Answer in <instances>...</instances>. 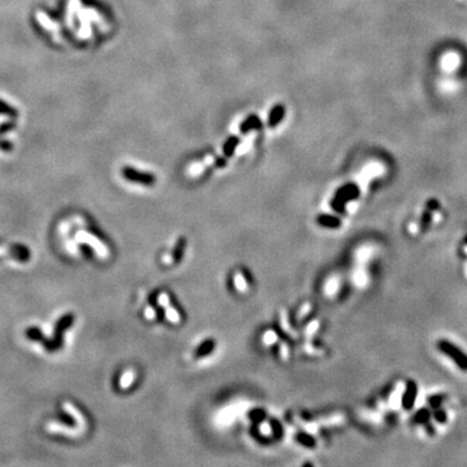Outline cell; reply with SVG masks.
<instances>
[{
    "instance_id": "obj_14",
    "label": "cell",
    "mask_w": 467,
    "mask_h": 467,
    "mask_svg": "<svg viewBox=\"0 0 467 467\" xmlns=\"http://www.w3.org/2000/svg\"><path fill=\"white\" fill-rule=\"evenodd\" d=\"M145 315H147L148 318L152 319L153 317H155V311H153L152 308H148V309H147V310H145Z\"/></svg>"
},
{
    "instance_id": "obj_4",
    "label": "cell",
    "mask_w": 467,
    "mask_h": 467,
    "mask_svg": "<svg viewBox=\"0 0 467 467\" xmlns=\"http://www.w3.org/2000/svg\"><path fill=\"white\" fill-rule=\"evenodd\" d=\"M123 174L126 175L127 178H130V179H134V181H140L144 182V183H152L153 178H151L149 175H144V174H139L137 171L133 170H125Z\"/></svg>"
},
{
    "instance_id": "obj_12",
    "label": "cell",
    "mask_w": 467,
    "mask_h": 467,
    "mask_svg": "<svg viewBox=\"0 0 467 467\" xmlns=\"http://www.w3.org/2000/svg\"><path fill=\"white\" fill-rule=\"evenodd\" d=\"M159 304L163 306H167L169 305V296L166 294H161L159 296Z\"/></svg>"
},
{
    "instance_id": "obj_13",
    "label": "cell",
    "mask_w": 467,
    "mask_h": 467,
    "mask_svg": "<svg viewBox=\"0 0 467 467\" xmlns=\"http://www.w3.org/2000/svg\"><path fill=\"white\" fill-rule=\"evenodd\" d=\"M261 432L265 435H269L270 432H272V428H270V426H269L268 423H264L262 426H261Z\"/></svg>"
},
{
    "instance_id": "obj_5",
    "label": "cell",
    "mask_w": 467,
    "mask_h": 467,
    "mask_svg": "<svg viewBox=\"0 0 467 467\" xmlns=\"http://www.w3.org/2000/svg\"><path fill=\"white\" fill-rule=\"evenodd\" d=\"M318 222L321 225L327 226V227H339L340 221L336 217H330V216H321L318 218Z\"/></svg>"
},
{
    "instance_id": "obj_1",
    "label": "cell",
    "mask_w": 467,
    "mask_h": 467,
    "mask_svg": "<svg viewBox=\"0 0 467 467\" xmlns=\"http://www.w3.org/2000/svg\"><path fill=\"white\" fill-rule=\"evenodd\" d=\"M73 323H74V314L68 313V314L62 315L61 318L56 322V325H55L54 337H52L51 340H48L47 337L44 336L38 327H29V329L26 330V336H27V339H30V340L39 341L40 344L43 345L48 352H55L57 351L58 348H61L64 332L72 326Z\"/></svg>"
},
{
    "instance_id": "obj_8",
    "label": "cell",
    "mask_w": 467,
    "mask_h": 467,
    "mask_svg": "<svg viewBox=\"0 0 467 467\" xmlns=\"http://www.w3.org/2000/svg\"><path fill=\"white\" fill-rule=\"evenodd\" d=\"M213 347H214V343L212 340H209V341H205V343H204L203 345H200L199 348H197V351H196V356H205V355H208V353H209L210 351H212V349H213Z\"/></svg>"
},
{
    "instance_id": "obj_11",
    "label": "cell",
    "mask_w": 467,
    "mask_h": 467,
    "mask_svg": "<svg viewBox=\"0 0 467 467\" xmlns=\"http://www.w3.org/2000/svg\"><path fill=\"white\" fill-rule=\"evenodd\" d=\"M275 340H276V335L273 332V331H268V332L265 333V336H264L265 344H272V343H274Z\"/></svg>"
},
{
    "instance_id": "obj_7",
    "label": "cell",
    "mask_w": 467,
    "mask_h": 467,
    "mask_svg": "<svg viewBox=\"0 0 467 467\" xmlns=\"http://www.w3.org/2000/svg\"><path fill=\"white\" fill-rule=\"evenodd\" d=\"M185 246H186V240L182 238V239L178 242L177 247H175V252H174V257H173L174 262H178V261L181 260L182 254H183V249H185Z\"/></svg>"
},
{
    "instance_id": "obj_3",
    "label": "cell",
    "mask_w": 467,
    "mask_h": 467,
    "mask_svg": "<svg viewBox=\"0 0 467 467\" xmlns=\"http://www.w3.org/2000/svg\"><path fill=\"white\" fill-rule=\"evenodd\" d=\"M416 397V384L414 382H409L405 389L404 397H402V408L404 409H412L414 400Z\"/></svg>"
},
{
    "instance_id": "obj_2",
    "label": "cell",
    "mask_w": 467,
    "mask_h": 467,
    "mask_svg": "<svg viewBox=\"0 0 467 467\" xmlns=\"http://www.w3.org/2000/svg\"><path fill=\"white\" fill-rule=\"evenodd\" d=\"M439 349L446 355L448 357L457 363V366L462 370H467V356L464 352L461 351L460 348H457L456 345H453L450 341L448 340H440L439 341Z\"/></svg>"
},
{
    "instance_id": "obj_6",
    "label": "cell",
    "mask_w": 467,
    "mask_h": 467,
    "mask_svg": "<svg viewBox=\"0 0 467 467\" xmlns=\"http://www.w3.org/2000/svg\"><path fill=\"white\" fill-rule=\"evenodd\" d=\"M234 282H235V287L240 291V292H246L248 286H247L246 279H244V276L242 275V273H236L235 278H234Z\"/></svg>"
},
{
    "instance_id": "obj_15",
    "label": "cell",
    "mask_w": 467,
    "mask_h": 467,
    "mask_svg": "<svg viewBox=\"0 0 467 467\" xmlns=\"http://www.w3.org/2000/svg\"><path fill=\"white\" fill-rule=\"evenodd\" d=\"M282 356H283V358H287V357H288V355H287V348H286V345H283L282 347Z\"/></svg>"
},
{
    "instance_id": "obj_9",
    "label": "cell",
    "mask_w": 467,
    "mask_h": 467,
    "mask_svg": "<svg viewBox=\"0 0 467 467\" xmlns=\"http://www.w3.org/2000/svg\"><path fill=\"white\" fill-rule=\"evenodd\" d=\"M133 381H134V373H133V371H127V373L123 374V377L121 378V387L127 388Z\"/></svg>"
},
{
    "instance_id": "obj_10",
    "label": "cell",
    "mask_w": 467,
    "mask_h": 467,
    "mask_svg": "<svg viewBox=\"0 0 467 467\" xmlns=\"http://www.w3.org/2000/svg\"><path fill=\"white\" fill-rule=\"evenodd\" d=\"M166 317H167V319L170 321V322H173V323L179 322V315H178V313L174 310L173 308H167L166 309Z\"/></svg>"
}]
</instances>
